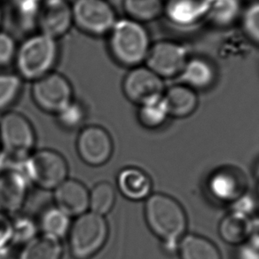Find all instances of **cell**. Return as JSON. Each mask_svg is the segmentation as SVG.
Masks as SVG:
<instances>
[{
	"instance_id": "cell-1",
	"label": "cell",
	"mask_w": 259,
	"mask_h": 259,
	"mask_svg": "<svg viewBox=\"0 0 259 259\" xmlns=\"http://www.w3.org/2000/svg\"><path fill=\"white\" fill-rule=\"evenodd\" d=\"M144 214L148 228L162 241L164 252L178 253L187 229V214L180 202L165 194H153L146 200Z\"/></svg>"
},
{
	"instance_id": "cell-2",
	"label": "cell",
	"mask_w": 259,
	"mask_h": 259,
	"mask_svg": "<svg viewBox=\"0 0 259 259\" xmlns=\"http://www.w3.org/2000/svg\"><path fill=\"white\" fill-rule=\"evenodd\" d=\"M60 55L58 40L36 31L18 46L14 64L22 80L35 82L54 71Z\"/></svg>"
},
{
	"instance_id": "cell-3",
	"label": "cell",
	"mask_w": 259,
	"mask_h": 259,
	"mask_svg": "<svg viewBox=\"0 0 259 259\" xmlns=\"http://www.w3.org/2000/svg\"><path fill=\"white\" fill-rule=\"evenodd\" d=\"M151 45L150 35L144 24L127 17L118 19L108 35L112 58L129 69L144 63Z\"/></svg>"
},
{
	"instance_id": "cell-4",
	"label": "cell",
	"mask_w": 259,
	"mask_h": 259,
	"mask_svg": "<svg viewBox=\"0 0 259 259\" xmlns=\"http://www.w3.org/2000/svg\"><path fill=\"white\" fill-rule=\"evenodd\" d=\"M36 133L25 115L7 111L0 118L1 153L15 163L22 165L36 145Z\"/></svg>"
},
{
	"instance_id": "cell-5",
	"label": "cell",
	"mask_w": 259,
	"mask_h": 259,
	"mask_svg": "<svg viewBox=\"0 0 259 259\" xmlns=\"http://www.w3.org/2000/svg\"><path fill=\"white\" fill-rule=\"evenodd\" d=\"M107 220L87 211L77 217L69 233L70 254L74 259H90L104 247L108 238Z\"/></svg>"
},
{
	"instance_id": "cell-6",
	"label": "cell",
	"mask_w": 259,
	"mask_h": 259,
	"mask_svg": "<svg viewBox=\"0 0 259 259\" xmlns=\"http://www.w3.org/2000/svg\"><path fill=\"white\" fill-rule=\"evenodd\" d=\"M30 182L44 190H55L68 179L69 166L62 155L52 149L33 152L22 167Z\"/></svg>"
},
{
	"instance_id": "cell-7",
	"label": "cell",
	"mask_w": 259,
	"mask_h": 259,
	"mask_svg": "<svg viewBox=\"0 0 259 259\" xmlns=\"http://www.w3.org/2000/svg\"><path fill=\"white\" fill-rule=\"evenodd\" d=\"M73 23L89 36H108L118 20L115 8L108 0H75L72 3Z\"/></svg>"
},
{
	"instance_id": "cell-8",
	"label": "cell",
	"mask_w": 259,
	"mask_h": 259,
	"mask_svg": "<svg viewBox=\"0 0 259 259\" xmlns=\"http://www.w3.org/2000/svg\"><path fill=\"white\" fill-rule=\"evenodd\" d=\"M31 96L41 110L54 115L75 100L72 83L57 71L49 73L33 82Z\"/></svg>"
},
{
	"instance_id": "cell-9",
	"label": "cell",
	"mask_w": 259,
	"mask_h": 259,
	"mask_svg": "<svg viewBox=\"0 0 259 259\" xmlns=\"http://www.w3.org/2000/svg\"><path fill=\"white\" fill-rule=\"evenodd\" d=\"M122 89L126 99L139 107L158 101L165 92L163 79L142 65L130 69Z\"/></svg>"
},
{
	"instance_id": "cell-10",
	"label": "cell",
	"mask_w": 259,
	"mask_h": 259,
	"mask_svg": "<svg viewBox=\"0 0 259 259\" xmlns=\"http://www.w3.org/2000/svg\"><path fill=\"white\" fill-rule=\"evenodd\" d=\"M188 61L187 48L172 40H161L152 44L146 67L162 79L180 76Z\"/></svg>"
},
{
	"instance_id": "cell-11",
	"label": "cell",
	"mask_w": 259,
	"mask_h": 259,
	"mask_svg": "<svg viewBox=\"0 0 259 259\" xmlns=\"http://www.w3.org/2000/svg\"><path fill=\"white\" fill-rule=\"evenodd\" d=\"M76 150L80 158L87 165L99 167L110 160L114 143L110 134L99 125L85 126L76 140Z\"/></svg>"
},
{
	"instance_id": "cell-12",
	"label": "cell",
	"mask_w": 259,
	"mask_h": 259,
	"mask_svg": "<svg viewBox=\"0 0 259 259\" xmlns=\"http://www.w3.org/2000/svg\"><path fill=\"white\" fill-rule=\"evenodd\" d=\"M207 188L216 201L230 205L248 193V181L241 169L225 166L209 175Z\"/></svg>"
},
{
	"instance_id": "cell-13",
	"label": "cell",
	"mask_w": 259,
	"mask_h": 259,
	"mask_svg": "<svg viewBox=\"0 0 259 259\" xmlns=\"http://www.w3.org/2000/svg\"><path fill=\"white\" fill-rule=\"evenodd\" d=\"M73 26L72 3L69 0H43L40 3L37 31L58 40Z\"/></svg>"
},
{
	"instance_id": "cell-14",
	"label": "cell",
	"mask_w": 259,
	"mask_h": 259,
	"mask_svg": "<svg viewBox=\"0 0 259 259\" xmlns=\"http://www.w3.org/2000/svg\"><path fill=\"white\" fill-rule=\"evenodd\" d=\"M28 183L20 169L0 171V211L15 214L22 209L28 196Z\"/></svg>"
},
{
	"instance_id": "cell-15",
	"label": "cell",
	"mask_w": 259,
	"mask_h": 259,
	"mask_svg": "<svg viewBox=\"0 0 259 259\" xmlns=\"http://www.w3.org/2000/svg\"><path fill=\"white\" fill-rule=\"evenodd\" d=\"M211 0H165L163 15L173 25L187 28L206 19Z\"/></svg>"
},
{
	"instance_id": "cell-16",
	"label": "cell",
	"mask_w": 259,
	"mask_h": 259,
	"mask_svg": "<svg viewBox=\"0 0 259 259\" xmlns=\"http://www.w3.org/2000/svg\"><path fill=\"white\" fill-rule=\"evenodd\" d=\"M56 207L71 217H79L89 209V191L80 181L67 179L54 190Z\"/></svg>"
},
{
	"instance_id": "cell-17",
	"label": "cell",
	"mask_w": 259,
	"mask_h": 259,
	"mask_svg": "<svg viewBox=\"0 0 259 259\" xmlns=\"http://www.w3.org/2000/svg\"><path fill=\"white\" fill-rule=\"evenodd\" d=\"M117 188L125 198L134 202L144 201L151 195L150 177L137 167H126L121 169L116 180Z\"/></svg>"
},
{
	"instance_id": "cell-18",
	"label": "cell",
	"mask_w": 259,
	"mask_h": 259,
	"mask_svg": "<svg viewBox=\"0 0 259 259\" xmlns=\"http://www.w3.org/2000/svg\"><path fill=\"white\" fill-rule=\"evenodd\" d=\"M180 78L182 84L195 91H205L214 85L217 81V70L212 62L205 58L188 59Z\"/></svg>"
},
{
	"instance_id": "cell-19",
	"label": "cell",
	"mask_w": 259,
	"mask_h": 259,
	"mask_svg": "<svg viewBox=\"0 0 259 259\" xmlns=\"http://www.w3.org/2000/svg\"><path fill=\"white\" fill-rule=\"evenodd\" d=\"M8 19L13 32L28 36L37 31L40 3L30 0H10Z\"/></svg>"
},
{
	"instance_id": "cell-20",
	"label": "cell",
	"mask_w": 259,
	"mask_h": 259,
	"mask_svg": "<svg viewBox=\"0 0 259 259\" xmlns=\"http://www.w3.org/2000/svg\"><path fill=\"white\" fill-rule=\"evenodd\" d=\"M162 99L169 117L173 118H187L194 114L199 104L196 92L182 83L175 84L165 90Z\"/></svg>"
},
{
	"instance_id": "cell-21",
	"label": "cell",
	"mask_w": 259,
	"mask_h": 259,
	"mask_svg": "<svg viewBox=\"0 0 259 259\" xmlns=\"http://www.w3.org/2000/svg\"><path fill=\"white\" fill-rule=\"evenodd\" d=\"M251 220L249 217L230 211L220 221L219 234L226 243L240 246L248 241Z\"/></svg>"
},
{
	"instance_id": "cell-22",
	"label": "cell",
	"mask_w": 259,
	"mask_h": 259,
	"mask_svg": "<svg viewBox=\"0 0 259 259\" xmlns=\"http://www.w3.org/2000/svg\"><path fill=\"white\" fill-rule=\"evenodd\" d=\"M180 259H222L220 249L209 239L198 234H187L179 243Z\"/></svg>"
},
{
	"instance_id": "cell-23",
	"label": "cell",
	"mask_w": 259,
	"mask_h": 259,
	"mask_svg": "<svg viewBox=\"0 0 259 259\" xmlns=\"http://www.w3.org/2000/svg\"><path fill=\"white\" fill-rule=\"evenodd\" d=\"M242 0H211L206 19L218 28H229L241 19Z\"/></svg>"
},
{
	"instance_id": "cell-24",
	"label": "cell",
	"mask_w": 259,
	"mask_h": 259,
	"mask_svg": "<svg viewBox=\"0 0 259 259\" xmlns=\"http://www.w3.org/2000/svg\"><path fill=\"white\" fill-rule=\"evenodd\" d=\"M62 255L61 241L42 234L24 244L18 259H61Z\"/></svg>"
},
{
	"instance_id": "cell-25",
	"label": "cell",
	"mask_w": 259,
	"mask_h": 259,
	"mask_svg": "<svg viewBox=\"0 0 259 259\" xmlns=\"http://www.w3.org/2000/svg\"><path fill=\"white\" fill-rule=\"evenodd\" d=\"M122 9L127 18L144 24L163 15L162 0H122Z\"/></svg>"
},
{
	"instance_id": "cell-26",
	"label": "cell",
	"mask_w": 259,
	"mask_h": 259,
	"mask_svg": "<svg viewBox=\"0 0 259 259\" xmlns=\"http://www.w3.org/2000/svg\"><path fill=\"white\" fill-rule=\"evenodd\" d=\"M71 225L70 217L56 206L46 209L40 217L39 227L42 234L60 241L69 235Z\"/></svg>"
},
{
	"instance_id": "cell-27",
	"label": "cell",
	"mask_w": 259,
	"mask_h": 259,
	"mask_svg": "<svg viewBox=\"0 0 259 259\" xmlns=\"http://www.w3.org/2000/svg\"><path fill=\"white\" fill-rule=\"evenodd\" d=\"M115 191L111 184L103 181L89 192V209L92 212L104 217L111 211L115 202Z\"/></svg>"
},
{
	"instance_id": "cell-28",
	"label": "cell",
	"mask_w": 259,
	"mask_h": 259,
	"mask_svg": "<svg viewBox=\"0 0 259 259\" xmlns=\"http://www.w3.org/2000/svg\"><path fill=\"white\" fill-rule=\"evenodd\" d=\"M169 117V113L162 98L139 107L138 120L146 129H158L165 123Z\"/></svg>"
},
{
	"instance_id": "cell-29",
	"label": "cell",
	"mask_w": 259,
	"mask_h": 259,
	"mask_svg": "<svg viewBox=\"0 0 259 259\" xmlns=\"http://www.w3.org/2000/svg\"><path fill=\"white\" fill-rule=\"evenodd\" d=\"M23 80L16 73L0 72V112L11 108L22 93Z\"/></svg>"
},
{
	"instance_id": "cell-30",
	"label": "cell",
	"mask_w": 259,
	"mask_h": 259,
	"mask_svg": "<svg viewBox=\"0 0 259 259\" xmlns=\"http://www.w3.org/2000/svg\"><path fill=\"white\" fill-rule=\"evenodd\" d=\"M241 29L250 42L259 47V0H255L243 8Z\"/></svg>"
},
{
	"instance_id": "cell-31",
	"label": "cell",
	"mask_w": 259,
	"mask_h": 259,
	"mask_svg": "<svg viewBox=\"0 0 259 259\" xmlns=\"http://www.w3.org/2000/svg\"><path fill=\"white\" fill-rule=\"evenodd\" d=\"M57 121L66 130H76L83 124L87 118L85 108L79 101H74L58 113Z\"/></svg>"
},
{
	"instance_id": "cell-32",
	"label": "cell",
	"mask_w": 259,
	"mask_h": 259,
	"mask_svg": "<svg viewBox=\"0 0 259 259\" xmlns=\"http://www.w3.org/2000/svg\"><path fill=\"white\" fill-rule=\"evenodd\" d=\"M18 45L15 36L9 31L0 29V67L14 64Z\"/></svg>"
},
{
	"instance_id": "cell-33",
	"label": "cell",
	"mask_w": 259,
	"mask_h": 259,
	"mask_svg": "<svg viewBox=\"0 0 259 259\" xmlns=\"http://www.w3.org/2000/svg\"><path fill=\"white\" fill-rule=\"evenodd\" d=\"M13 223L14 241L27 243L36 236V227L33 221L26 217H20Z\"/></svg>"
},
{
	"instance_id": "cell-34",
	"label": "cell",
	"mask_w": 259,
	"mask_h": 259,
	"mask_svg": "<svg viewBox=\"0 0 259 259\" xmlns=\"http://www.w3.org/2000/svg\"><path fill=\"white\" fill-rule=\"evenodd\" d=\"M13 241V223L0 211V252L5 251Z\"/></svg>"
},
{
	"instance_id": "cell-35",
	"label": "cell",
	"mask_w": 259,
	"mask_h": 259,
	"mask_svg": "<svg viewBox=\"0 0 259 259\" xmlns=\"http://www.w3.org/2000/svg\"><path fill=\"white\" fill-rule=\"evenodd\" d=\"M255 206L256 203L255 200L250 194L247 193L244 195H242L241 198L238 199L237 201L230 204V211L240 213L245 216L249 217L255 211Z\"/></svg>"
},
{
	"instance_id": "cell-36",
	"label": "cell",
	"mask_w": 259,
	"mask_h": 259,
	"mask_svg": "<svg viewBox=\"0 0 259 259\" xmlns=\"http://www.w3.org/2000/svg\"><path fill=\"white\" fill-rule=\"evenodd\" d=\"M235 256L236 259H259V249L248 242H245L238 246Z\"/></svg>"
},
{
	"instance_id": "cell-37",
	"label": "cell",
	"mask_w": 259,
	"mask_h": 259,
	"mask_svg": "<svg viewBox=\"0 0 259 259\" xmlns=\"http://www.w3.org/2000/svg\"><path fill=\"white\" fill-rule=\"evenodd\" d=\"M249 244L259 249V218L251 220L248 241Z\"/></svg>"
},
{
	"instance_id": "cell-38",
	"label": "cell",
	"mask_w": 259,
	"mask_h": 259,
	"mask_svg": "<svg viewBox=\"0 0 259 259\" xmlns=\"http://www.w3.org/2000/svg\"><path fill=\"white\" fill-rule=\"evenodd\" d=\"M4 12H3L2 8H1V7H0V29H1V26H2L3 22H4Z\"/></svg>"
},
{
	"instance_id": "cell-39",
	"label": "cell",
	"mask_w": 259,
	"mask_h": 259,
	"mask_svg": "<svg viewBox=\"0 0 259 259\" xmlns=\"http://www.w3.org/2000/svg\"><path fill=\"white\" fill-rule=\"evenodd\" d=\"M257 178V188H256V192H257V194H258L259 196V176H256Z\"/></svg>"
},
{
	"instance_id": "cell-40",
	"label": "cell",
	"mask_w": 259,
	"mask_h": 259,
	"mask_svg": "<svg viewBox=\"0 0 259 259\" xmlns=\"http://www.w3.org/2000/svg\"><path fill=\"white\" fill-rule=\"evenodd\" d=\"M30 1H33V2H36V3H41L43 0H30Z\"/></svg>"
},
{
	"instance_id": "cell-41",
	"label": "cell",
	"mask_w": 259,
	"mask_h": 259,
	"mask_svg": "<svg viewBox=\"0 0 259 259\" xmlns=\"http://www.w3.org/2000/svg\"><path fill=\"white\" fill-rule=\"evenodd\" d=\"M0 153H1V146H0Z\"/></svg>"
},
{
	"instance_id": "cell-42",
	"label": "cell",
	"mask_w": 259,
	"mask_h": 259,
	"mask_svg": "<svg viewBox=\"0 0 259 259\" xmlns=\"http://www.w3.org/2000/svg\"><path fill=\"white\" fill-rule=\"evenodd\" d=\"M0 1H3V0H0ZM8 1H10V0H8Z\"/></svg>"
}]
</instances>
